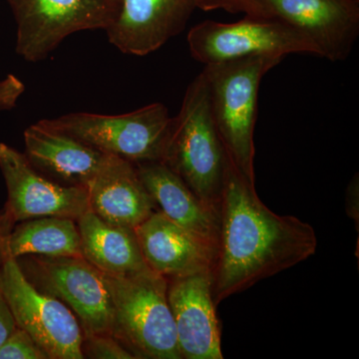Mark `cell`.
Returning <instances> with one entry per match:
<instances>
[{"mask_svg":"<svg viewBox=\"0 0 359 359\" xmlns=\"http://www.w3.org/2000/svg\"><path fill=\"white\" fill-rule=\"evenodd\" d=\"M255 16L287 23L318 49V56L346 60L359 36V0H254Z\"/></svg>","mask_w":359,"mask_h":359,"instance_id":"cell-11","label":"cell"},{"mask_svg":"<svg viewBox=\"0 0 359 359\" xmlns=\"http://www.w3.org/2000/svg\"><path fill=\"white\" fill-rule=\"evenodd\" d=\"M219 244L212 266L215 304L306 261L318 249L313 226L262 202L255 183L229 161L219 208Z\"/></svg>","mask_w":359,"mask_h":359,"instance_id":"cell-1","label":"cell"},{"mask_svg":"<svg viewBox=\"0 0 359 359\" xmlns=\"http://www.w3.org/2000/svg\"><path fill=\"white\" fill-rule=\"evenodd\" d=\"M41 121L104 154L137 164L162 162L173 117H170L164 104L153 103L127 114L71 113Z\"/></svg>","mask_w":359,"mask_h":359,"instance_id":"cell-5","label":"cell"},{"mask_svg":"<svg viewBox=\"0 0 359 359\" xmlns=\"http://www.w3.org/2000/svg\"><path fill=\"white\" fill-rule=\"evenodd\" d=\"M162 162L219 216L229 159L212 118L203 71L189 85L181 110L173 117Z\"/></svg>","mask_w":359,"mask_h":359,"instance_id":"cell-2","label":"cell"},{"mask_svg":"<svg viewBox=\"0 0 359 359\" xmlns=\"http://www.w3.org/2000/svg\"><path fill=\"white\" fill-rule=\"evenodd\" d=\"M196 9L209 11L208 0H120L105 32L123 53L145 56L183 32Z\"/></svg>","mask_w":359,"mask_h":359,"instance_id":"cell-12","label":"cell"},{"mask_svg":"<svg viewBox=\"0 0 359 359\" xmlns=\"http://www.w3.org/2000/svg\"><path fill=\"white\" fill-rule=\"evenodd\" d=\"M346 214L356 222L358 231L359 219V180L356 174L346 189Z\"/></svg>","mask_w":359,"mask_h":359,"instance_id":"cell-25","label":"cell"},{"mask_svg":"<svg viewBox=\"0 0 359 359\" xmlns=\"http://www.w3.org/2000/svg\"><path fill=\"white\" fill-rule=\"evenodd\" d=\"M0 289L18 327L25 330L49 359L84 358V335L76 316L62 302L37 290L15 259L0 257Z\"/></svg>","mask_w":359,"mask_h":359,"instance_id":"cell-9","label":"cell"},{"mask_svg":"<svg viewBox=\"0 0 359 359\" xmlns=\"http://www.w3.org/2000/svg\"><path fill=\"white\" fill-rule=\"evenodd\" d=\"M82 257L104 275H131L149 268L133 229L104 221L92 211L77 219Z\"/></svg>","mask_w":359,"mask_h":359,"instance_id":"cell-18","label":"cell"},{"mask_svg":"<svg viewBox=\"0 0 359 359\" xmlns=\"http://www.w3.org/2000/svg\"><path fill=\"white\" fill-rule=\"evenodd\" d=\"M86 189L90 211L116 226L134 230L158 210L134 163L118 156L106 155Z\"/></svg>","mask_w":359,"mask_h":359,"instance_id":"cell-14","label":"cell"},{"mask_svg":"<svg viewBox=\"0 0 359 359\" xmlns=\"http://www.w3.org/2000/svg\"><path fill=\"white\" fill-rule=\"evenodd\" d=\"M0 170L7 190L0 219L11 226L42 217L77 222L90 210L85 187L62 185L47 178L32 167L25 154L4 143H0Z\"/></svg>","mask_w":359,"mask_h":359,"instance_id":"cell-10","label":"cell"},{"mask_svg":"<svg viewBox=\"0 0 359 359\" xmlns=\"http://www.w3.org/2000/svg\"><path fill=\"white\" fill-rule=\"evenodd\" d=\"M223 9L231 13L255 15L254 0H208V11Z\"/></svg>","mask_w":359,"mask_h":359,"instance_id":"cell-23","label":"cell"},{"mask_svg":"<svg viewBox=\"0 0 359 359\" xmlns=\"http://www.w3.org/2000/svg\"><path fill=\"white\" fill-rule=\"evenodd\" d=\"M81 349L84 358L137 359L131 351L111 334L84 337Z\"/></svg>","mask_w":359,"mask_h":359,"instance_id":"cell-20","label":"cell"},{"mask_svg":"<svg viewBox=\"0 0 359 359\" xmlns=\"http://www.w3.org/2000/svg\"><path fill=\"white\" fill-rule=\"evenodd\" d=\"M168 302L182 359H223L212 273L170 278Z\"/></svg>","mask_w":359,"mask_h":359,"instance_id":"cell-13","label":"cell"},{"mask_svg":"<svg viewBox=\"0 0 359 359\" xmlns=\"http://www.w3.org/2000/svg\"><path fill=\"white\" fill-rule=\"evenodd\" d=\"M16 327L18 325L14 320L13 311L9 308L4 292L0 289V346L13 334Z\"/></svg>","mask_w":359,"mask_h":359,"instance_id":"cell-24","label":"cell"},{"mask_svg":"<svg viewBox=\"0 0 359 359\" xmlns=\"http://www.w3.org/2000/svg\"><path fill=\"white\" fill-rule=\"evenodd\" d=\"M134 231L149 268L167 280L212 273L214 255L159 210Z\"/></svg>","mask_w":359,"mask_h":359,"instance_id":"cell-17","label":"cell"},{"mask_svg":"<svg viewBox=\"0 0 359 359\" xmlns=\"http://www.w3.org/2000/svg\"><path fill=\"white\" fill-rule=\"evenodd\" d=\"M0 359H49L48 355L22 328L16 327L0 346Z\"/></svg>","mask_w":359,"mask_h":359,"instance_id":"cell-21","label":"cell"},{"mask_svg":"<svg viewBox=\"0 0 359 359\" xmlns=\"http://www.w3.org/2000/svg\"><path fill=\"white\" fill-rule=\"evenodd\" d=\"M25 156L39 173L67 186L89 185L106 155L42 121L25 131Z\"/></svg>","mask_w":359,"mask_h":359,"instance_id":"cell-16","label":"cell"},{"mask_svg":"<svg viewBox=\"0 0 359 359\" xmlns=\"http://www.w3.org/2000/svg\"><path fill=\"white\" fill-rule=\"evenodd\" d=\"M25 91V84L18 77L7 75L0 81V110L13 108Z\"/></svg>","mask_w":359,"mask_h":359,"instance_id":"cell-22","label":"cell"},{"mask_svg":"<svg viewBox=\"0 0 359 359\" xmlns=\"http://www.w3.org/2000/svg\"><path fill=\"white\" fill-rule=\"evenodd\" d=\"M283 56L255 55L205 66L210 106L231 166L255 183L254 133L259 86Z\"/></svg>","mask_w":359,"mask_h":359,"instance_id":"cell-3","label":"cell"},{"mask_svg":"<svg viewBox=\"0 0 359 359\" xmlns=\"http://www.w3.org/2000/svg\"><path fill=\"white\" fill-rule=\"evenodd\" d=\"M40 292L74 313L84 337L111 334L112 304L102 273L83 257L25 256L16 259Z\"/></svg>","mask_w":359,"mask_h":359,"instance_id":"cell-6","label":"cell"},{"mask_svg":"<svg viewBox=\"0 0 359 359\" xmlns=\"http://www.w3.org/2000/svg\"><path fill=\"white\" fill-rule=\"evenodd\" d=\"M82 257L77 222L59 217L25 219L0 231V257Z\"/></svg>","mask_w":359,"mask_h":359,"instance_id":"cell-19","label":"cell"},{"mask_svg":"<svg viewBox=\"0 0 359 359\" xmlns=\"http://www.w3.org/2000/svg\"><path fill=\"white\" fill-rule=\"evenodd\" d=\"M112 304L111 334L137 359H182L168 280L150 268L131 275H104Z\"/></svg>","mask_w":359,"mask_h":359,"instance_id":"cell-4","label":"cell"},{"mask_svg":"<svg viewBox=\"0 0 359 359\" xmlns=\"http://www.w3.org/2000/svg\"><path fill=\"white\" fill-rule=\"evenodd\" d=\"M16 22L18 55L29 62L46 58L71 34L104 29L120 0H7Z\"/></svg>","mask_w":359,"mask_h":359,"instance_id":"cell-7","label":"cell"},{"mask_svg":"<svg viewBox=\"0 0 359 359\" xmlns=\"http://www.w3.org/2000/svg\"><path fill=\"white\" fill-rule=\"evenodd\" d=\"M187 41L191 55L205 66L266 54L318 55L316 46L287 23L248 14L237 22L203 21L191 28Z\"/></svg>","mask_w":359,"mask_h":359,"instance_id":"cell-8","label":"cell"},{"mask_svg":"<svg viewBox=\"0 0 359 359\" xmlns=\"http://www.w3.org/2000/svg\"><path fill=\"white\" fill-rule=\"evenodd\" d=\"M158 210L207 248L216 259L219 216L196 196L178 175L163 162L135 164Z\"/></svg>","mask_w":359,"mask_h":359,"instance_id":"cell-15","label":"cell"}]
</instances>
